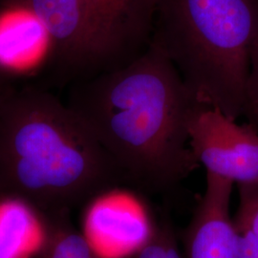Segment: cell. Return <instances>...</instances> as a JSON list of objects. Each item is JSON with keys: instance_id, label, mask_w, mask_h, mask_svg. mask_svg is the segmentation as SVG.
<instances>
[{"instance_id": "13", "label": "cell", "mask_w": 258, "mask_h": 258, "mask_svg": "<svg viewBox=\"0 0 258 258\" xmlns=\"http://www.w3.org/2000/svg\"><path fill=\"white\" fill-rule=\"evenodd\" d=\"M235 228L237 231L235 258H258V242L253 234L245 227L235 225Z\"/></svg>"}, {"instance_id": "5", "label": "cell", "mask_w": 258, "mask_h": 258, "mask_svg": "<svg viewBox=\"0 0 258 258\" xmlns=\"http://www.w3.org/2000/svg\"><path fill=\"white\" fill-rule=\"evenodd\" d=\"M188 134L194 156L207 172L238 184L257 182L258 133L251 124H238L220 111L200 105Z\"/></svg>"}, {"instance_id": "2", "label": "cell", "mask_w": 258, "mask_h": 258, "mask_svg": "<svg viewBox=\"0 0 258 258\" xmlns=\"http://www.w3.org/2000/svg\"><path fill=\"white\" fill-rule=\"evenodd\" d=\"M121 184L109 157L53 93L13 87L0 100V195L41 216L71 212Z\"/></svg>"}, {"instance_id": "7", "label": "cell", "mask_w": 258, "mask_h": 258, "mask_svg": "<svg viewBox=\"0 0 258 258\" xmlns=\"http://www.w3.org/2000/svg\"><path fill=\"white\" fill-rule=\"evenodd\" d=\"M233 182L207 172L204 194L184 233V258H235L237 231L231 217Z\"/></svg>"}, {"instance_id": "12", "label": "cell", "mask_w": 258, "mask_h": 258, "mask_svg": "<svg viewBox=\"0 0 258 258\" xmlns=\"http://www.w3.org/2000/svg\"><path fill=\"white\" fill-rule=\"evenodd\" d=\"M245 115L258 122V28L249 48Z\"/></svg>"}, {"instance_id": "8", "label": "cell", "mask_w": 258, "mask_h": 258, "mask_svg": "<svg viewBox=\"0 0 258 258\" xmlns=\"http://www.w3.org/2000/svg\"><path fill=\"white\" fill-rule=\"evenodd\" d=\"M71 212L41 215L38 258H100L87 237L76 229Z\"/></svg>"}, {"instance_id": "1", "label": "cell", "mask_w": 258, "mask_h": 258, "mask_svg": "<svg viewBox=\"0 0 258 258\" xmlns=\"http://www.w3.org/2000/svg\"><path fill=\"white\" fill-rule=\"evenodd\" d=\"M124 184L166 194L199 167L188 126L198 103L174 65L149 46L120 68L71 84L66 101Z\"/></svg>"}, {"instance_id": "10", "label": "cell", "mask_w": 258, "mask_h": 258, "mask_svg": "<svg viewBox=\"0 0 258 258\" xmlns=\"http://www.w3.org/2000/svg\"><path fill=\"white\" fill-rule=\"evenodd\" d=\"M132 258H184L170 221L163 218L155 223L148 241Z\"/></svg>"}, {"instance_id": "9", "label": "cell", "mask_w": 258, "mask_h": 258, "mask_svg": "<svg viewBox=\"0 0 258 258\" xmlns=\"http://www.w3.org/2000/svg\"><path fill=\"white\" fill-rule=\"evenodd\" d=\"M38 218L37 212L24 201L0 195V258L26 255Z\"/></svg>"}, {"instance_id": "4", "label": "cell", "mask_w": 258, "mask_h": 258, "mask_svg": "<svg viewBox=\"0 0 258 258\" xmlns=\"http://www.w3.org/2000/svg\"><path fill=\"white\" fill-rule=\"evenodd\" d=\"M30 13L44 31V59L54 78L71 84L102 73L99 55L79 0H0Z\"/></svg>"}, {"instance_id": "6", "label": "cell", "mask_w": 258, "mask_h": 258, "mask_svg": "<svg viewBox=\"0 0 258 258\" xmlns=\"http://www.w3.org/2000/svg\"><path fill=\"white\" fill-rule=\"evenodd\" d=\"M102 68L134 60L149 46L159 0H79Z\"/></svg>"}, {"instance_id": "14", "label": "cell", "mask_w": 258, "mask_h": 258, "mask_svg": "<svg viewBox=\"0 0 258 258\" xmlns=\"http://www.w3.org/2000/svg\"><path fill=\"white\" fill-rule=\"evenodd\" d=\"M10 77L0 71V100L13 88L9 83Z\"/></svg>"}, {"instance_id": "3", "label": "cell", "mask_w": 258, "mask_h": 258, "mask_svg": "<svg viewBox=\"0 0 258 258\" xmlns=\"http://www.w3.org/2000/svg\"><path fill=\"white\" fill-rule=\"evenodd\" d=\"M258 0H159L151 45L198 103L237 120L246 112Z\"/></svg>"}, {"instance_id": "11", "label": "cell", "mask_w": 258, "mask_h": 258, "mask_svg": "<svg viewBox=\"0 0 258 258\" xmlns=\"http://www.w3.org/2000/svg\"><path fill=\"white\" fill-rule=\"evenodd\" d=\"M239 184L240 206L234 224L249 229L258 242V181Z\"/></svg>"}]
</instances>
